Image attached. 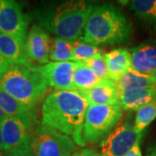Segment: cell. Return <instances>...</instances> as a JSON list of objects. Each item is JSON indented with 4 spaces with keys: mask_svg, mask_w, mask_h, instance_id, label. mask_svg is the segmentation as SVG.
I'll list each match as a JSON object with an SVG mask.
<instances>
[{
    "mask_svg": "<svg viewBox=\"0 0 156 156\" xmlns=\"http://www.w3.org/2000/svg\"><path fill=\"white\" fill-rule=\"evenodd\" d=\"M146 156H156V143H154L147 147Z\"/></svg>",
    "mask_w": 156,
    "mask_h": 156,
    "instance_id": "83f0119b",
    "label": "cell"
},
{
    "mask_svg": "<svg viewBox=\"0 0 156 156\" xmlns=\"http://www.w3.org/2000/svg\"><path fill=\"white\" fill-rule=\"evenodd\" d=\"M51 40L49 34L38 24L31 26L25 37V51L30 61L44 65L49 62Z\"/></svg>",
    "mask_w": 156,
    "mask_h": 156,
    "instance_id": "8fae6325",
    "label": "cell"
},
{
    "mask_svg": "<svg viewBox=\"0 0 156 156\" xmlns=\"http://www.w3.org/2000/svg\"><path fill=\"white\" fill-rule=\"evenodd\" d=\"M154 101H156V88L119 92V105L125 111L138 110Z\"/></svg>",
    "mask_w": 156,
    "mask_h": 156,
    "instance_id": "9a60e30c",
    "label": "cell"
},
{
    "mask_svg": "<svg viewBox=\"0 0 156 156\" xmlns=\"http://www.w3.org/2000/svg\"><path fill=\"white\" fill-rule=\"evenodd\" d=\"M0 108L7 116H24L35 113V108L23 104L1 89Z\"/></svg>",
    "mask_w": 156,
    "mask_h": 156,
    "instance_id": "d6986e66",
    "label": "cell"
},
{
    "mask_svg": "<svg viewBox=\"0 0 156 156\" xmlns=\"http://www.w3.org/2000/svg\"><path fill=\"white\" fill-rule=\"evenodd\" d=\"M73 49L74 41L56 37L51 44L50 59L54 62H75Z\"/></svg>",
    "mask_w": 156,
    "mask_h": 156,
    "instance_id": "ffe728a7",
    "label": "cell"
},
{
    "mask_svg": "<svg viewBox=\"0 0 156 156\" xmlns=\"http://www.w3.org/2000/svg\"><path fill=\"white\" fill-rule=\"evenodd\" d=\"M102 54L103 50L96 46L89 44L80 40L74 41L73 56L75 62H85L97 55Z\"/></svg>",
    "mask_w": 156,
    "mask_h": 156,
    "instance_id": "603a6c76",
    "label": "cell"
},
{
    "mask_svg": "<svg viewBox=\"0 0 156 156\" xmlns=\"http://www.w3.org/2000/svg\"><path fill=\"white\" fill-rule=\"evenodd\" d=\"M151 77H152V79H153V81H154V84L156 85V69L154 70V71H153V72L151 73Z\"/></svg>",
    "mask_w": 156,
    "mask_h": 156,
    "instance_id": "1f68e13d",
    "label": "cell"
},
{
    "mask_svg": "<svg viewBox=\"0 0 156 156\" xmlns=\"http://www.w3.org/2000/svg\"><path fill=\"white\" fill-rule=\"evenodd\" d=\"M29 149L33 156H72L76 144L71 137L41 124L34 130Z\"/></svg>",
    "mask_w": 156,
    "mask_h": 156,
    "instance_id": "8992f818",
    "label": "cell"
},
{
    "mask_svg": "<svg viewBox=\"0 0 156 156\" xmlns=\"http://www.w3.org/2000/svg\"><path fill=\"white\" fill-rule=\"evenodd\" d=\"M5 156H33L30 151L27 148H20V149H15V150L5 152Z\"/></svg>",
    "mask_w": 156,
    "mask_h": 156,
    "instance_id": "d4e9b609",
    "label": "cell"
},
{
    "mask_svg": "<svg viewBox=\"0 0 156 156\" xmlns=\"http://www.w3.org/2000/svg\"><path fill=\"white\" fill-rule=\"evenodd\" d=\"M119 92H127L138 89L156 88L150 75L138 72L133 69H129L115 82Z\"/></svg>",
    "mask_w": 156,
    "mask_h": 156,
    "instance_id": "e0dca14e",
    "label": "cell"
},
{
    "mask_svg": "<svg viewBox=\"0 0 156 156\" xmlns=\"http://www.w3.org/2000/svg\"><path fill=\"white\" fill-rule=\"evenodd\" d=\"M77 62H50L39 66L49 86L59 90H75L73 75Z\"/></svg>",
    "mask_w": 156,
    "mask_h": 156,
    "instance_id": "30bf717a",
    "label": "cell"
},
{
    "mask_svg": "<svg viewBox=\"0 0 156 156\" xmlns=\"http://www.w3.org/2000/svg\"><path fill=\"white\" fill-rule=\"evenodd\" d=\"M133 31L131 22L118 7L103 4L93 7L82 41L94 46L124 43Z\"/></svg>",
    "mask_w": 156,
    "mask_h": 156,
    "instance_id": "3957f363",
    "label": "cell"
},
{
    "mask_svg": "<svg viewBox=\"0 0 156 156\" xmlns=\"http://www.w3.org/2000/svg\"><path fill=\"white\" fill-rule=\"evenodd\" d=\"M85 156H103L101 153H98V152H96L94 149H90L89 153L86 154Z\"/></svg>",
    "mask_w": 156,
    "mask_h": 156,
    "instance_id": "f546056e",
    "label": "cell"
},
{
    "mask_svg": "<svg viewBox=\"0 0 156 156\" xmlns=\"http://www.w3.org/2000/svg\"><path fill=\"white\" fill-rule=\"evenodd\" d=\"M79 93L89 106L119 104V90L115 82L109 78L101 80L92 88L79 91Z\"/></svg>",
    "mask_w": 156,
    "mask_h": 156,
    "instance_id": "7c38bea8",
    "label": "cell"
},
{
    "mask_svg": "<svg viewBox=\"0 0 156 156\" xmlns=\"http://www.w3.org/2000/svg\"><path fill=\"white\" fill-rule=\"evenodd\" d=\"M0 156H5V152L4 150H0Z\"/></svg>",
    "mask_w": 156,
    "mask_h": 156,
    "instance_id": "836d02e7",
    "label": "cell"
},
{
    "mask_svg": "<svg viewBox=\"0 0 156 156\" xmlns=\"http://www.w3.org/2000/svg\"><path fill=\"white\" fill-rule=\"evenodd\" d=\"M89 151H90V149H82V150H79L76 153H74L72 156H85Z\"/></svg>",
    "mask_w": 156,
    "mask_h": 156,
    "instance_id": "f1b7e54d",
    "label": "cell"
},
{
    "mask_svg": "<svg viewBox=\"0 0 156 156\" xmlns=\"http://www.w3.org/2000/svg\"><path fill=\"white\" fill-rule=\"evenodd\" d=\"M122 115L123 109L119 104L88 107L83 129L85 144L97 143L105 139L119 123Z\"/></svg>",
    "mask_w": 156,
    "mask_h": 156,
    "instance_id": "5b68a950",
    "label": "cell"
},
{
    "mask_svg": "<svg viewBox=\"0 0 156 156\" xmlns=\"http://www.w3.org/2000/svg\"><path fill=\"white\" fill-rule=\"evenodd\" d=\"M88 67L95 73V76L101 80L108 79V72L107 68L106 62L103 55H97L87 61L83 62Z\"/></svg>",
    "mask_w": 156,
    "mask_h": 156,
    "instance_id": "cb8c5ba5",
    "label": "cell"
},
{
    "mask_svg": "<svg viewBox=\"0 0 156 156\" xmlns=\"http://www.w3.org/2000/svg\"><path fill=\"white\" fill-rule=\"evenodd\" d=\"M28 16L19 3L14 0H0V34L26 37Z\"/></svg>",
    "mask_w": 156,
    "mask_h": 156,
    "instance_id": "9c48e42d",
    "label": "cell"
},
{
    "mask_svg": "<svg viewBox=\"0 0 156 156\" xmlns=\"http://www.w3.org/2000/svg\"><path fill=\"white\" fill-rule=\"evenodd\" d=\"M156 118V101L149 103L136 110L134 127L139 131L143 132Z\"/></svg>",
    "mask_w": 156,
    "mask_h": 156,
    "instance_id": "44dd1931",
    "label": "cell"
},
{
    "mask_svg": "<svg viewBox=\"0 0 156 156\" xmlns=\"http://www.w3.org/2000/svg\"><path fill=\"white\" fill-rule=\"evenodd\" d=\"M93 5L87 1L46 3L34 12L39 26L57 37L76 41L82 39Z\"/></svg>",
    "mask_w": 156,
    "mask_h": 156,
    "instance_id": "7a4b0ae2",
    "label": "cell"
},
{
    "mask_svg": "<svg viewBox=\"0 0 156 156\" xmlns=\"http://www.w3.org/2000/svg\"><path fill=\"white\" fill-rule=\"evenodd\" d=\"M0 150H4V142H3V138H2L1 130H0Z\"/></svg>",
    "mask_w": 156,
    "mask_h": 156,
    "instance_id": "d6a6232c",
    "label": "cell"
},
{
    "mask_svg": "<svg viewBox=\"0 0 156 156\" xmlns=\"http://www.w3.org/2000/svg\"><path fill=\"white\" fill-rule=\"evenodd\" d=\"M0 56L11 64L33 66L25 51V39L13 35L0 34Z\"/></svg>",
    "mask_w": 156,
    "mask_h": 156,
    "instance_id": "4fadbf2b",
    "label": "cell"
},
{
    "mask_svg": "<svg viewBox=\"0 0 156 156\" xmlns=\"http://www.w3.org/2000/svg\"><path fill=\"white\" fill-rule=\"evenodd\" d=\"M143 132L134 128L130 121L119 122L111 133L101 141L103 156H124L134 145L140 143Z\"/></svg>",
    "mask_w": 156,
    "mask_h": 156,
    "instance_id": "ba28073f",
    "label": "cell"
},
{
    "mask_svg": "<svg viewBox=\"0 0 156 156\" xmlns=\"http://www.w3.org/2000/svg\"><path fill=\"white\" fill-rule=\"evenodd\" d=\"M106 62L108 77L116 82L131 68V53L124 48H118L103 55Z\"/></svg>",
    "mask_w": 156,
    "mask_h": 156,
    "instance_id": "2e32d148",
    "label": "cell"
},
{
    "mask_svg": "<svg viewBox=\"0 0 156 156\" xmlns=\"http://www.w3.org/2000/svg\"><path fill=\"white\" fill-rule=\"evenodd\" d=\"M6 116H7V115H6L3 112V110L0 108V124H1V122H2L3 121H4V119H5Z\"/></svg>",
    "mask_w": 156,
    "mask_h": 156,
    "instance_id": "4dcf8cb0",
    "label": "cell"
},
{
    "mask_svg": "<svg viewBox=\"0 0 156 156\" xmlns=\"http://www.w3.org/2000/svg\"><path fill=\"white\" fill-rule=\"evenodd\" d=\"M11 63L5 60L2 56H0V76L8 69Z\"/></svg>",
    "mask_w": 156,
    "mask_h": 156,
    "instance_id": "4316f807",
    "label": "cell"
},
{
    "mask_svg": "<svg viewBox=\"0 0 156 156\" xmlns=\"http://www.w3.org/2000/svg\"><path fill=\"white\" fill-rule=\"evenodd\" d=\"M124 156H142L141 154V150H140V143L134 145L130 150L128 151V153Z\"/></svg>",
    "mask_w": 156,
    "mask_h": 156,
    "instance_id": "484cf974",
    "label": "cell"
},
{
    "mask_svg": "<svg viewBox=\"0 0 156 156\" xmlns=\"http://www.w3.org/2000/svg\"><path fill=\"white\" fill-rule=\"evenodd\" d=\"M130 9L143 20L156 19V0H133L130 2Z\"/></svg>",
    "mask_w": 156,
    "mask_h": 156,
    "instance_id": "7402d4cb",
    "label": "cell"
},
{
    "mask_svg": "<svg viewBox=\"0 0 156 156\" xmlns=\"http://www.w3.org/2000/svg\"><path fill=\"white\" fill-rule=\"evenodd\" d=\"M88 103L77 90H59L46 95L42 105V125L71 137L75 144L86 146L83 138Z\"/></svg>",
    "mask_w": 156,
    "mask_h": 156,
    "instance_id": "6da1fadb",
    "label": "cell"
},
{
    "mask_svg": "<svg viewBox=\"0 0 156 156\" xmlns=\"http://www.w3.org/2000/svg\"><path fill=\"white\" fill-rule=\"evenodd\" d=\"M49 88L39 66L11 64L0 76V89L23 104L33 108L45 98Z\"/></svg>",
    "mask_w": 156,
    "mask_h": 156,
    "instance_id": "277c9868",
    "label": "cell"
},
{
    "mask_svg": "<svg viewBox=\"0 0 156 156\" xmlns=\"http://www.w3.org/2000/svg\"><path fill=\"white\" fill-rule=\"evenodd\" d=\"M36 123L35 113L24 116H6L0 124L4 151L29 147Z\"/></svg>",
    "mask_w": 156,
    "mask_h": 156,
    "instance_id": "52a82bcc",
    "label": "cell"
},
{
    "mask_svg": "<svg viewBox=\"0 0 156 156\" xmlns=\"http://www.w3.org/2000/svg\"><path fill=\"white\" fill-rule=\"evenodd\" d=\"M131 69L138 72L151 75L156 69V45L143 44L131 51Z\"/></svg>",
    "mask_w": 156,
    "mask_h": 156,
    "instance_id": "5bb4252c",
    "label": "cell"
},
{
    "mask_svg": "<svg viewBox=\"0 0 156 156\" xmlns=\"http://www.w3.org/2000/svg\"><path fill=\"white\" fill-rule=\"evenodd\" d=\"M100 81L95 73L84 62H77L73 75V85L75 90L83 91L89 89L98 83Z\"/></svg>",
    "mask_w": 156,
    "mask_h": 156,
    "instance_id": "ac0fdd59",
    "label": "cell"
}]
</instances>
